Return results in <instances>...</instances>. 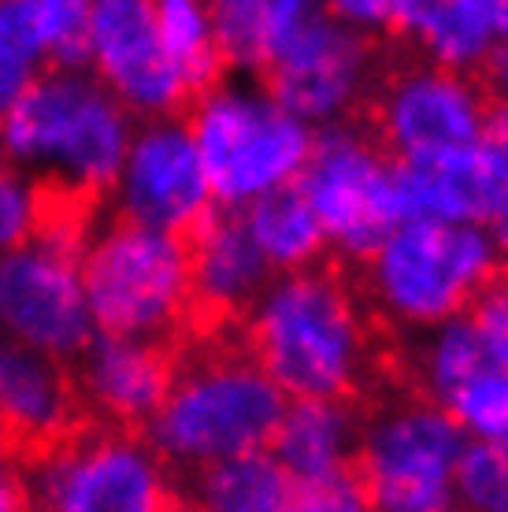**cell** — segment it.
I'll return each mask as SVG.
<instances>
[{
  "label": "cell",
  "mask_w": 508,
  "mask_h": 512,
  "mask_svg": "<svg viewBox=\"0 0 508 512\" xmlns=\"http://www.w3.org/2000/svg\"><path fill=\"white\" fill-rule=\"evenodd\" d=\"M138 119L89 67H41L0 119V160L49 190L97 201L115 182Z\"/></svg>",
  "instance_id": "1"
},
{
  "label": "cell",
  "mask_w": 508,
  "mask_h": 512,
  "mask_svg": "<svg viewBox=\"0 0 508 512\" xmlns=\"http://www.w3.org/2000/svg\"><path fill=\"white\" fill-rule=\"evenodd\" d=\"M249 353L286 397H345L368 368L353 290L319 268L286 271L245 312Z\"/></svg>",
  "instance_id": "2"
},
{
  "label": "cell",
  "mask_w": 508,
  "mask_h": 512,
  "mask_svg": "<svg viewBox=\"0 0 508 512\" xmlns=\"http://www.w3.org/2000/svg\"><path fill=\"white\" fill-rule=\"evenodd\" d=\"M290 397L249 349H204L175 364L171 390L141 427L175 475L264 449Z\"/></svg>",
  "instance_id": "3"
},
{
  "label": "cell",
  "mask_w": 508,
  "mask_h": 512,
  "mask_svg": "<svg viewBox=\"0 0 508 512\" xmlns=\"http://www.w3.org/2000/svg\"><path fill=\"white\" fill-rule=\"evenodd\" d=\"M93 234L89 201L49 193V208L30 242L0 253V338L71 364L93 342L82 253Z\"/></svg>",
  "instance_id": "4"
},
{
  "label": "cell",
  "mask_w": 508,
  "mask_h": 512,
  "mask_svg": "<svg viewBox=\"0 0 508 512\" xmlns=\"http://www.w3.org/2000/svg\"><path fill=\"white\" fill-rule=\"evenodd\" d=\"M186 123L219 208H245L264 193L293 186L316 138L256 75L219 78L193 93Z\"/></svg>",
  "instance_id": "5"
},
{
  "label": "cell",
  "mask_w": 508,
  "mask_h": 512,
  "mask_svg": "<svg viewBox=\"0 0 508 512\" xmlns=\"http://www.w3.org/2000/svg\"><path fill=\"white\" fill-rule=\"evenodd\" d=\"M82 282L101 334L167 342L193 312L190 238L108 216L89 234Z\"/></svg>",
  "instance_id": "6"
},
{
  "label": "cell",
  "mask_w": 508,
  "mask_h": 512,
  "mask_svg": "<svg viewBox=\"0 0 508 512\" xmlns=\"http://www.w3.org/2000/svg\"><path fill=\"white\" fill-rule=\"evenodd\" d=\"M364 264L382 316L427 331L468 312L501 268V253L483 223L401 219Z\"/></svg>",
  "instance_id": "7"
},
{
  "label": "cell",
  "mask_w": 508,
  "mask_h": 512,
  "mask_svg": "<svg viewBox=\"0 0 508 512\" xmlns=\"http://www.w3.org/2000/svg\"><path fill=\"white\" fill-rule=\"evenodd\" d=\"M26 472V498L49 512H160L175 501L171 468L134 427L71 431L38 449Z\"/></svg>",
  "instance_id": "8"
},
{
  "label": "cell",
  "mask_w": 508,
  "mask_h": 512,
  "mask_svg": "<svg viewBox=\"0 0 508 512\" xmlns=\"http://www.w3.org/2000/svg\"><path fill=\"white\" fill-rule=\"evenodd\" d=\"M297 190L316 212L327 249L364 264L386 234L401 223L394 156L379 138L349 119L316 127Z\"/></svg>",
  "instance_id": "9"
},
{
  "label": "cell",
  "mask_w": 508,
  "mask_h": 512,
  "mask_svg": "<svg viewBox=\"0 0 508 512\" xmlns=\"http://www.w3.org/2000/svg\"><path fill=\"white\" fill-rule=\"evenodd\" d=\"M468 435L438 401H397L360 427L356 468L382 512L453 509V472Z\"/></svg>",
  "instance_id": "10"
},
{
  "label": "cell",
  "mask_w": 508,
  "mask_h": 512,
  "mask_svg": "<svg viewBox=\"0 0 508 512\" xmlns=\"http://www.w3.org/2000/svg\"><path fill=\"white\" fill-rule=\"evenodd\" d=\"M104 201L112 216L190 238L216 212V193L182 116L138 119Z\"/></svg>",
  "instance_id": "11"
},
{
  "label": "cell",
  "mask_w": 508,
  "mask_h": 512,
  "mask_svg": "<svg viewBox=\"0 0 508 512\" xmlns=\"http://www.w3.org/2000/svg\"><path fill=\"white\" fill-rule=\"evenodd\" d=\"M371 41L323 8L301 19L267 64V90L308 127H331L353 116L371 82Z\"/></svg>",
  "instance_id": "12"
},
{
  "label": "cell",
  "mask_w": 508,
  "mask_h": 512,
  "mask_svg": "<svg viewBox=\"0 0 508 512\" xmlns=\"http://www.w3.org/2000/svg\"><path fill=\"white\" fill-rule=\"evenodd\" d=\"M486 112V90L468 71L423 60L386 82L375 127L394 160H423L483 138Z\"/></svg>",
  "instance_id": "13"
},
{
  "label": "cell",
  "mask_w": 508,
  "mask_h": 512,
  "mask_svg": "<svg viewBox=\"0 0 508 512\" xmlns=\"http://www.w3.org/2000/svg\"><path fill=\"white\" fill-rule=\"evenodd\" d=\"M89 71L134 119L178 116L190 90L167 60L156 30V0H93Z\"/></svg>",
  "instance_id": "14"
},
{
  "label": "cell",
  "mask_w": 508,
  "mask_h": 512,
  "mask_svg": "<svg viewBox=\"0 0 508 512\" xmlns=\"http://www.w3.org/2000/svg\"><path fill=\"white\" fill-rule=\"evenodd\" d=\"M401 219L490 223L508 193V156L475 138L449 153L423 160H394Z\"/></svg>",
  "instance_id": "15"
},
{
  "label": "cell",
  "mask_w": 508,
  "mask_h": 512,
  "mask_svg": "<svg viewBox=\"0 0 508 512\" xmlns=\"http://www.w3.org/2000/svg\"><path fill=\"white\" fill-rule=\"evenodd\" d=\"M78 401L115 427H145L175 379V360L164 342L130 334H93L75 360Z\"/></svg>",
  "instance_id": "16"
},
{
  "label": "cell",
  "mask_w": 508,
  "mask_h": 512,
  "mask_svg": "<svg viewBox=\"0 0 508 512\" xmlns=\"http://www.w3.org/2000/svg\"><path fill=\"white\" fill-rule=\"evenodd\" d=\"M275 279L238 208H219L190 234L193 308L208 316H245Z\"/></svg>",
  "instance_id": "17"
},
{
  "label": "cell",
  "mask_w": 508,
  "mask_h": 512,
  "mask_svg": "<svg viewBox=\"0 0 508 512\" xmlns=\"http://www.w3.org/2000/svg\"><path fill=\"white\" fill-rule=\"evenodd\" d=\"M78 386L64 360L8 346L0 372V435L23 449H45L78 423Z\"/></svg>",
  "instance_id": "18"
},
{
  "label": "cell",
  "mask_w": 508,
  "mask_h": 512,
  "mask_svg": "<svg viewBox=\"0 0 508 512\" xmlns=\"http://www.w3.org/2000/svg\"><path fill=\"white\" fill-rule=\"evenodd\" d=\"M360 416L345 397H290L267 449L279 457L293 487L356 468Z\"/></svg>",
  "instance_id": "19"
},
{
  "label": "cell",
  "mask_w": 508,
  "mask_h": 512,
  "mask_svg": "<svg viewBox=\"0 0 508 512\" xmlns=\"http://www.w3.org/2000/svg\"><path fill=\"white\" fill-rule=\"evenodd\" d=\"M427 64L475 75L497 45V26L483 0H397L394 23Z\"/></svg>",
  "instance_id": "20"
},
{
  "label": "cell",
  "mask_w": 508,
  "mask_h": 512,
  "mask_svg": "<svg viewBox=\"0 0 508 512\" xmlns=\"http://www.w3.org/2000/svg\"><path fill=\"white\" fill-rule=\"evenodd\" d=\"M182 494L208 512H290L293 479L271 449H245L182 475Z\"/></svg>",
  "instance_id": "21"
},
{
  "label": "cell",
  "mask_w": 508,
  "mask_h": 512,
  "mask_svg": "<svg viewBox=\"0 0 508 512\" xmlns=\"http://www.w3.org/2000/svg\"><path fill=\"white\" fill-rule=\"evenodd\" d=\"M316 0H208L216 45L227 71L234 75H264L282 41Z\"/></svg>",
  "instance_id": "22"
},
{
  "label": "cell",
  "mask_w": 508,
  "mask_h": 512,
  "mask_svg": "<svg viewBox=\"0 0 508 512\" xmlns=\"http://www.w3.org/2000/svg\"><path fill=\"white\" fill-rule=\"evenodd\" d=\"M238 212H242L256 249L264 253L275 275L316 268L327 253L323 227H319L312 205L305 201V193L297 190V182L256 197L253 205L238 208Z\"/></svg>",
  "instance_id": "23"
},
{
  "label": "cell",
  "mask_w": 508,
  "mask_h": 512,
  "mask_svg": "<svg viewBox=\"0 0 508 512\" xmlns=\"http://www.w3.org/2000/svg\"><path fill=\"white\" fill-rule=\"evenodd\" d=\"M156 30L190 97L223 78L227 64L219 56L208 0H156Z\"/></svg>",
  "instance_id": "24"
},
{
  "label": "cell",
  "mask_w": 508,
  "mask_h": 512,
  "mask_svg": "<svg viewBox=\"0 0 508 512\" xmlns=\"http://www.w3.org/2000/svg\"><path fill=\"white\" fill-rule=\"evenodd\" d=\"M486 364H490V357H486L483 338H479L468 312L427 327V338L420 346V383L431 401L445 405L471 375L483 372Z\"/></svg>",
  "instance_id": "25"
},
{
  "label": "cell",
  "mask_w": 508,
  "mask_h": 512,
  "mask_svg": "<svg viewBox=\"0 0 508 512\" xmlns=\"http://www.w3.org/2000/svg\"><path fill=\"white\" fill-rule=\"evenodd\" d=\"M453 505L475 512H508V446L468 438L453 472Z\"/></svg>",
  "instance_id": "26"
},
{
  "label": "cell",
  "mask_w": 508,
  "mask_h": 512,
  "mask_svg": "<svg viewBox=\"0 0 508 512\" xmlns=\"http://www.w3.org/2000/svg\"><path fill=\"white\" fill-rule=\"evenodd\" d=\"M468 438L508 446V372L486 364L442 405Z\"/></svg>",
  "instance_id": "27"
},
{
  "label": "cell",
  "mask_w": 508,
  "mask_h": 512,
  "mask_svg": "<svg viewBox=\"0 0 508 512\" xmlns=\"http://www.w3.org/2000/svg\"><path fill=\"white\" fill-rule=\"evenodd\" d=\"M49 208V186L23 167L0 160V253L30 242Z\"/></svg>",
  "instance_id": "28"
},
{
  "label": "cell",
  "mask_w": 508,
  "mask_h": 512,
  "mask_svg": "<svg viewBox=\"0 0 508 512\" xmlns=\"http://www.w3.org/2000/svg\"><path fill=\"white\" fill-rule=\"evenodd\" d=\"M45 30V49L52 67L89 64V15L93 0H34Z\"/></svg>",
  "instance_id": "29"
},
{
  "label": "cell",
  "mask_w": 508,
  "mask_h": 512,
  "mask_svg": "<svg viewBox=\"0 0 508 512\" xmlns=\"http://www.w3.org/2000/svg\"><path fill=\"white\" fill-rule=\"evenodd\" d=\"M0 64L38 75L49 67L45 30L34 0H0Z\"/></svg>",
  "instance_id": "30"
},
{
  "label": "cell",
  "mask_w": 508,
  "mask_h": 512,
  "mask_svg": "<svg viewBox=\"0 0 508 512\" xmlns=\"http://www.w3.org/2000/svg\"><path fill=\"white\" fill-rule=\"evenodd\" d=\"M293 509L297 512H360L371 509L368 505V487L360 468H345L327 479L293 487Z\"/></svg>",
  "instance_id": "31"
},
{
  "label": "cell",
  "mask_w": 508,
  "mask_h": 512,
  "mask_svg": "<svg viewBox=\"0 0 508 512\" xmlns=\"http://www.w3.org/2000/svg\"><path fill=\"white\" fill-rule=\"evenodd\" d=\"M475 331L483 338L486 357L494 368L508 372V279L494 275L468 308Z\"/></svg>",
  "instance_id": "32"
},
{
  "label": "cell",
  "mask_w": 508,
  "mask_h": 512,
  "mask_svg": "<svg viewBox=\"0 0 508 512\" xmlns=\"http://www.w3.org/2000/svg\"><path fill=\"white\" fill-rule=\"evenodd\" d=\"M394 4L397 0H316V8H323L334 19H342L345 26H353L360 34L390 30V23H394Z\"/></svg>",
  "instance_id": "33"
},
{
  "label": "cell",
  "mask_w": 508,
  "mask_h": 512,
  "mask_svg": "<svg viewBox=\"0 0 508 512\" xmlns=\"http://www.w3.org/2000/svg\"><path fill=\"white\" fill-rule=\"evenodd\" d=\"M30 498H26V472L12 457L0 453V512H15L26 509Z\"/></svg>",
  "instance_id": "34"
},
{
  "label": "cell",
  "mask_w": 508,
  "mask_h": 512,
  "mask_svg": "<svg viewBox=\"0 0 508 512\" xmlns=\"http://www.w3.org/2000/svg\"><path fill=\"white\" fill-rule=\"evenodd\" d=\"M479 71L486 78V90L494 93L497 101H508V38H497V45L490 49Z\"/></svg>",
  "instance_id": "35"
},
{
  "label": "cell",
  "mask_w": 508,
  "mask_h": 512,
  "mask_svg": "<svg viewBox=\"0 0 508 512\" xmlns=\"http://www.w3.org/2000/svg\"><path fill=\"white\" fill-rule=\"evenodd\" d=\"M483 138L490 141V145H497V149H501V153L508 156V101L490 104V112H486Z\"/></svg>",
  "instance_id": "36"
},
{
  "label": "cell",
  "mask_w": 508,
  "mask_h": 512,
  "mask_svg": "<svg viewBox=\"0 0 508 512\" xmlns=\"http://www.w3.org/2000/svg\"><path fill=\"white\" fill-rule=\"evenodd\" d=\"M30 78L34 75H26V71H19V67L0 64V119H4V112H8V104L26 90V82H30Z\"/></svg>",
  "instance_id": "37"
},
{
  "label": "cell",
  "mask_w": 508,
  "mask_h": 512,
  "mask_svg": "<svg viewBox=\"0 0 508 512\" xmlns=\"http://www.w3.org/2000/svg\"><path fill=\"white\" fill-rule=\"evenodd\" d=\"M486 231H490V238H494L497 253H501V260H508V193L505 201L497 205V212L490 216V223H486Z\"/></svg>",
  "instance_id": "38"
},
{
  "label": "cell",
  "mask_w": 508,
  "mask_h": 512,
  "mask_svg": "<svg viewBox=\"0 0 508 512\" xmlns=\"http://www.w3.org/2000/svg\"><path fill=\"white\" fill-rule=\"evenodd\" d=\"M486 12H490V19H494L497 34L501 38H508V0H483Z\"/></svg>",
  "instance_id": "39"
},
{
  "label": "cell",
  "mask_w": 508,
  "mask_h": 512,
  "mask_svg": "<svg viewBox=\"0 0 508 512\" xmlns=\"http://www.w3.org/2000/svg\"><path fill=\"white\" fill-rule=\"evenodd\" d=\"M4 357H8V342L0 338V372H4Z\"/></svg>",
  "instance_id": "40"
}]
</instances>
